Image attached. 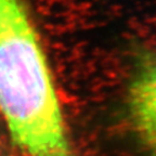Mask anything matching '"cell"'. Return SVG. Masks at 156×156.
<instances>
[{
  "instance_id": "cell-1",
  "label": "cell",
  "mask_w": 156,
  "mask_h": 156,
  "mask_svg": "<svg viewBox=\"0 0 156 156\" xmlns=\"http://www.w3.org/2000/svg\"><path fill=\"white\" fill-rule=\"evenodd\" d=\"M0 113L26 156H77L27 0H0Z\"/></svg>"
},
{
  "instance_id": "cell-2",
  "label": "cell",
  "mask_w": 156,
  "mask_h": 156,
  "mask_svg": "<svg viewBox=\"0 0 156 156\" xmlns=\"http://www.w3.org/2000/svg\"><path fill=\"white\" fill-rule=\"evenodd\" d=\"M127 111L137 138L156 155V52L139 53L128 85Z\"/></svg>"
}]
</instances>
